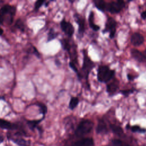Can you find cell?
Segmentation results:
<instances>
[{
    "label": "cell",
    "mask_w": 146,
    "mask_h": 146,
    "mask_svg": "<svg viewBox=\"0 0 146 146\" xmlns=\"http://www.w3.org/2000/svg\"><path fill=\"white\" fill-rule=\"evenodd\" d=\"M82 53H83L82 67L81 68L80 72H79V73L77 74V77L79 80H80L82 78L85 79L87 82V83L90 86L88 83V76L91 70L95 66V64L88 56V51L86 49H83L82 50Z\"/></svg>",
    "instance_id": "6da1fadb"
},
{
    "label": "cell",
    "mask_w": 146,
    "mask_h": 146,
    "mask_svg": "<svg viewBox=\"0 0 146 146\" xmlns=\"http://www.w3.org/2000/svg\"><path fill=\"white\" fill-rule=\"evenodd\" d=\"M16 7L9 4H5L1 7L0 23L2 25L4 22L11 25L13 22L14 17L16 13Z\"/></svg>",
    "instance_id": "7a4b0ae2"
},
{
    "label": "cell",
    "mask_w": 146,
    "mask_h": 146,
    "mask_svg": "<svg viewBox=\"0 0 146 146\" xmlns=\"http://www.w3.org/2000/svg\"><path fill=\"white\" fill-rule=\"evenodd\" d=\"M59 41L63 49L68 54L71 61L76 64H78L77 46L74 40L68 38H63L60 39Z\"/></svg>",
    "instance_id": "3957f363"
},
{
    "label": "cell",
    "mask_w": 146,
    "mask_h": 146,
    "mask_svg": "<svg viewBox=\"0 0 146 146\" xmlns=\"http://www.w3.org/2000/svg\"><path fill=\"white\" fill-rule=\"evenodd\" d=\"M115 74V71L107 65H100L97 69V79L100 83H107L113 78Z\"/></svg>",
    "instance_id": "277c9868"
},
{
    "label": "cell",
    "mask_w": 146,
    "mask_h": 146,
    "mask_svg": "<svg viewBox=\"0 0 146 146\" xmlns=\"http://www.w3.org/2000/svg\"><path fill=\"white\" fill-rule=\"evenodd\" d=\"M94 127V123L88 119L81 121L76 127L75 134L78 137H81L87 133H88Z\"/></svg>",
    "instance_id": "5b68a950"
},
{
    "label": "cell",
    "mask_w": 146,
    "mask_h": 146,
    "mask_svg": "<svg viewBox=\"0 0 146 146\" xmlns=\"http://www.w3.org/2000/svg\"><path fill=\"white\" fill-rule=\"evenodd\" d=\"M117 22L112 17H108L105 23L104 29L102 30L103 34L109 32V37L111 39L114 38L116 31Z\"/></svg>",
    "instance_id": "8992f818"
},
{
    "label": "cell",
    "mask_w": 146,
    "mask_h": 146,
    "mask_svg": "<svg viewBox=\"0 0 146 146\" xmlns=\"http://www.w3.org/2000/svg\"><path fill=\"white\" fill-rule=\"evenodd\" d=\"M124 6V2L121 0L107 2L106 11H108L111 14H117L121 11Z\"/></svg>",
    "instance_id": "52a82bcc"
},
{
    "label": "cell",
    "mask_w": 146,
    "mask_h": 146,
    "mask_svg": "<svg viewBox=\"0 0 146 146\" xmlns=\"http://www.w3.org/2000/svg\"><path fill=\"white\" fill-rule=\"evenodd\" d=\"M74 18L75 22L78 25L77 38L80 39L83 37L86 31V20L84 17L78 13H75L74 15Z\"/></svg>",
    "instance_id": "ba28073f"
},
{
    "label": "cell",
    "mask_w": 146,
    "mask_h": 146,
    "mask_svg": "<svg viewBox=\"0 0 146 146\" xmlns=\"http://www.w3.org/2000/svg\"><path fill=\"white\" fill-rule=\"evenodd\" d=\"M60 26L62 31L68 37L71 38L74 34L75 29L72 24L63 18L60 22Z\"/></svg>",
    "instance_id": "9c48e42d"
},
{
    "label": "cell",
    "mask_w": 146,
    "mask_h": 146,
    "mask_svg": "<svg viewBox=\"0 0 146 146\" xmlns=\"http://www.w3.org/2000/svg\"><path fill=\"white\" fill-rule=\"evenodd\" d=\"M119 82L116 79H113L112 81L106 86V92L109 96H112L115 94L119 88Z\"/></svg>",
    "instance_id": "30bf717a"
},
{
    "label": "cell",
    "mask_w": 146,
    "mask_h": 146,
    "mask_svg": "<svg viewBox=\"0 0 146 146\" xmlns=\"http://www.w3.org/2000/svg\"><path fill=\"white\" fill-rule=\"evenodd\" d=\"M144 40V37L142 35L138 33L133 34L131 37V42L133 46H138L141 44Z\"/></svg>",
    "instance_id": "8fae6325"
},
{
    "label": "cell",
    "mask_w": 146,
    "mask_h": 146,
    "mask_svg": "<svg viewBox=\"0 0 146 146\" xmlns=\"http://www.w3.org/2000/svg\"><path fill=\"white\" fill-rule=\"evenodd\" d=\"M72 146H94V141L92 138H84L75 142Z\"/></svg>",
    "instance_id": "7c38bea8"
},
{
    "label": "cell",
    "mask_w": 146,
    "mask_h": 146,
    "mask_svg": "<svg viewBox=\"0 0 146 146\" xmlns=\"http://www.w3.org/2000/svg\"><path fill=\"white\" fill-rule=\"evenodd\" d=\"M0 127L2 129L7 130L15 129L18 128V125L17 124L11 123V122L3 119H1L0 120Z\"/></svg>",
    "instance_id": "4fadbf2b"
},
{
    "label": "cell",
    "mask_w": 146,
    "mask_h": 146,
    "mask_svg": "<svg viewBox=\"0 0 146 146\" xmlns=\"http://www.w3.org/2000/svg\"><path fill=\"white\" fill-rule=\"evenodd\" d=\"M96 131L98 133L100 134H104L108 132L107 124L103 119H101L99 120L98 125L96 128Z\"/></svg>",
    "instance_id": "5bb4252c"
},
{
    "label": "cell",
    "mask_w": 146,
    "mask_h": 146,
    "mask_svg": "<svg viewBox=\"0 0 146 146\" xmlns=\"http://www.w3.org/2000/svg\"><path fill=\"white\" fill-rule=\"evenodd\" d=\"M131 54L132 56L140 62H144L146 60V57L144 54H142L140 51L136 49H132L131 51Z\"/></svg>",
    "instance_id": "9a60e30c"
},
{
    "label": "cell",
    "mask_w": 146,
    "mask_h": 146,
    "mask_svg": "<svg viewBox=\"0 0 146 146\" xmlns=\"http://www.w3.org/2000/svg\"><path fill=\"white\" fill-rule=\"evenodd\" d=\"M88 24L90 27L95 31H98L100 30V26L94 23V12L91 11L88 15Z\"/></svg>",
    "instance_id": "2e32d148"
},
{
    "label": "cell",
    "mask_w": 146,
    "mask_h": 146,
    "mask_svg": "<svg viewBox=\"0 0 146 146\" xmlns=\"http://www.w3.org/2000/svg\"><path fill=\"white\" fill-rule=\"evenodd\" d=\"M95 6L100 11H106V7L107 5V2L103 0H94L93 1Z\"/></svg>",
    "instance_id": "e0dca14e"
},
{
    "label": "cell",
    "mask_w": 146,
    "mask_h": 146,
    "mask_svg": "<svg viewBox=\"0 0 146 146\" xmlns=\"http://www.w3.org/2000/svg\"><path fill=\"white\" fill-rule=\"evenodd\" d=\"M44 117L43 116L41 119L38 120H27V124L29 127V128L31 130H34L37 125L40 123V121H42L44 119Z\"/></svg>",
    "instance_id": "ac0fdd59"
},
{
    "label": "cell",
    "mask_w": 146,
    "mask_h": 146,
    "mask_svg": "<svg viewBox=\"0 0 146 146\" xmlns=\"http://www.w3.org/2000/svg\"><path fill=\"white\" fill-rule=\"evenodd\" d=\"M79 103V99L78 97L71 96V98L69 101L68 108L71 110H73L78 106Z\"/></svg>",
    "instance_id": "d6986e66"
},
{
    "label": "cell",
    "mask_w": 146,
    "mask_h": 146,
    "mask_svg": "<svg viewBox=\"0 0 146 146\" xmlns=\"http://www.w3.org/2000/svg\"><path fill=\"white\" fill-rule=\"evenodd\" d=\"M35 105L39 107V113L42 114L43 116L44 117L45 115L47 113V106L42 102H36L35 103Z\"/></svg>",
    "instance_id": "ffe728a7"
},
{
    "label": "cell",
    "mask_w": 146,
    "mask_h": 146,
    "mask_svg": "<svg viewBox=\"0 0 146 146\" xmlns=\"http://www.w3.org/2000/svg\"><path fill=\"white\" fill-rule=\"evenodd\" d=\"M14 27L22 33L25 32V25L21 18H18L16 20L14 24Z\"/></svg>",
    "instance_id": "44dd1931"
},
{
    "label": "cell",
    "mask_w": 146,
    "mask_h": 146,
    "mask_svg": "<svg viewBox=\"0 0 146 146\" xmlns=\"http://www.w3.org/2000/svg\"><path fill=\"white\" fill-rule=\"evenodd\" d=\"M58 35V33H56L53 28H50L47 33V42H49L54 39H55Z\"/></svg>",
    "instance_id": "7402d4cb"
},
{
    "label": "cell",
    "mask_w": 146,
    "mask_h": 146,
    "mask_svg": "<svg viewBox=\"0 0 146 146\" xmlns=\"http://www.w3.org/2000/svg\"><path fill=\"white\" fill-rule=\"evenodd\" d=\"M110 128L112 131V132L119 136H121L124 132L123 129L120 127L115 124H110Z\"/></svg>",
    "instance_id": "603a6c76"
},
{
    "label": "cell",
    "mask_w": 146,
    "mask_h": 146,
    "mask_svg": "<svg viewBox=\"0 0 146 146\" xmlns=\"http://www.w3.org/2000/svg\"><path fill=\"white\" fill-rule=\"evenodd\" d=\"M12 140L17 145L19 146H27L28 141L25 140L21 138H17V139H12Z\"/></svg>",
    "instance_id": "cb8c5ba5"
},
{
    "label": "cell",
    "mask_w": 146,
    "mask_h": 146,
    "mask_svg": "<svg viewBox=\"0 0 146 146\" xmlns=\"http://www.w3.org/2000/svg\"><path fill=\"white\" fill-rule=\"evenodd\" d=\"M123 143L121 140L118 139H113L111 141V143L105 146H122Z\"/></svg>",
    "instance_id": "d4e9b609"
},
{
    "label": "cell",
    "mask_w": 146,
    "mask_h": 146,
    "mask_svg": "<svg viewBox=\"0 0 146 146\" xmlns=\"http://www.w3.org/2000/svg\"><path fill=\"white\" fill-rule=\"evenodd\" d=\"M46 2L45 1H36L34 3V10H38L44 3Z\"/></svg>",
    "instance_id": "484cf974"
},
{
    "label": "cell",
    "mask_w": 146,
    "mask_h": 146,
    "mask_svg": "<svg viewBox=\"0 0 146 146\" xmlns=\"http://www.w3.org/2000/svg\"><path fill=\"white\" fill-rule=\"evenodd\" d=\"M131 131L132 132H145L146 131V130L145 129H143L141 128L138 125H133L132 127H131Z\"/></svg>",
    "instance_id": "4316f807"
},
{
    "label": "cell",
    "mask_w": 146,
    "mask_h": 146,
    "mask_svg": "<svg viewBox=\"0 0 146 146\" xmlns=\"http://www.w3.org/2000/svg\"><path fill=\"white\" fill-rule=\"evenodd\" d=\"M68 66H69V67L76 74V75L79 73V71H78V69L77 68V67H76V65L75 63H74V62L70 61V62H69V63H68Z\"/></svg>",
    "instance_id": "83f0119b"
},
{
    "label": "cell",
    "mask_w": 146,
    "mask_h": 146,
    "mask_svg": "<svg viewBox=\"0 0 146 146\" xmlns=\"http://www.w3.org/2000/svg\"><path fill=\"white\" fill-rule=\"evenodd\" d=\"M32 48H33V49H32V52H33V54L36 57H37L38 58H40V53H39V52L38 51V49H37L34 46H33V45H32Z\"/></svg>",
    "instance_id": "f1b7e54d"
},
{
    "label": "cell",
    "mask_w": 146,
    "mask_h": 146,
    "mask_svg": "<svg viewBox=\"0 0 146 146\" xmlns=\"http://www.w3.org/2000/svg\"><path fill=\"white\" fill-rule=\"evenodd\" d=\"M132 92H133V90H125L120 91V93L124 95V96H128L129 94Z\"/></svg>",
    "instance_id": "f546056e"
},
{
    "label": "cell",
    "mask_w": 146,
    "mask_h": 146,
    "mask_svg": "<svg viewBox=\"0 0 146 146\" xmlns=\"http://www.w3.org/2000/svg\"><path fill=\"white\" fill-rule=\"evenodd\" d=\"M141 17H142L143 19H145V18H146V11L142 13V14H141Z\"/></svg>",
    "instance_id": "4dcf8cb0"
},
{
    "label": "cell",
    "mask_w": 146,
    "mask_h": 146,
    "mask_svg": "<svg viewBox=\"0 0 146 146\" xmlns=\"http://www.w3.org/2000/svg\"><path fill=\"white\" fill-rule=\"evenodd\" d=\"M51 2V1H46V2L44 3V6H45V7H47L48 5V4H49Z\"/></svg>",
    "instance_id": "1f68e13d"
},
{
    "label": "cell",
    "mask_w": 146,
    "mask_h": 146,
    "mask_svg": "<svg viewBox=\"0 0 146 146\" xmlns=\"http://www.w3.org/2000/svg\"><path fill=\"white\" fill-rule=\"evenodd\" d=\"M3 33V30L2 28H1V35H2Z\"/></svg>",
    "instance_id": "d6a6232c"
},
{
    "label": "cell",
    "mask_w": 146,
    "mask_h": 146,
    "mask_svg": "<svg viewBox=\"0 0 146 146\" xmlns=\"http://www.w3.org/2000/svg\"><path fill=\"white\" fill-rule=\"evenodd\" d=\"M3 141V137H2V136L1 135V143H2Z\"/></svg>",
    "instance_id": "836d02e7"
},
{
    "label": "cell",
    "mask_w": 146,
    "mask_h": 146,
    "mask_svg": "<svg viewBox=\"0 0 146 146\" xmlns=\"http://www.w3.org/2000/svg\"><path fill=\"white\" fill-rule=\"evenodd\" d=\"M122 146H129V145L128 144H123Z\"/></svg>",
    "instance_id": "e575fe53"
},
{
    "label": "cell",
    "mask_w": 146,
    "mask_h": 146,
    "mask_svg": "<svg viewBox=\"0 0 146 146\" xmlns=\"http://www.w3.org/2000/svg\"><path fill=\"white\" fill-rule=\"evenodd\" d=\"M144 55H145V57H146V50H145V51H144Z\"/></svg>",
    "instance_id": "d590c367"
}]
</instances>
